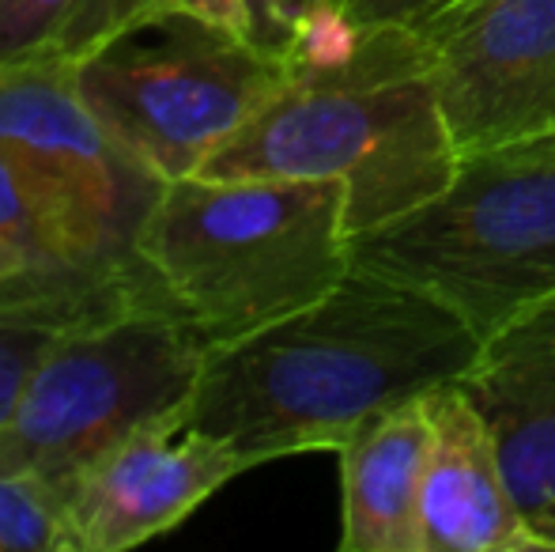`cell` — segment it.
<instances>
[{"instance_id":"obj_1","label":"cell","mask_w":555,"mask_h":552,"mask_svg":"<svg viewBox=\"0 0 555 552\" xmlns=\"http://www.w3.org/2000/svg\"><path fill=\"white\" fill-rule=\"evenodd\" d=\"M480 337L431 295L351 266L318 303L208 352L182 424L249 465L340 450L378 409L457 383Z\"/></svg>"},{"instance_id":"obj_2","label":"cell","mask_w":555,"mask_h":552,"mask_svg":"<svg viewBox=\"0 0 555 552\" xmlns=\"http://www.w3.org/2000/svg\"><path fill=\"white\" fill-rule=\"evenodd\" d=\"M453 170L424 38L409 23H378L340 65L292 68L287 88L197 175L333 178L348 193V235H359L424 205Z\"/></svg>"},{"instance_id":"obj_3","label":"cell","mask_w":555,"mask_h":552,"mask_svg":"<svg viewBox=\"0 0 555 552\" xmlns=\"http://www.w3.org/2000/svg\"><path fill=\"white\" fill-rule=\"evenodd\" d=\"M132 258L208 345H231L340 284L348 193L333 178H175Z\"/></svg>"},{"instance_id":"obj_4","label":"cell","mask_w":555,"mask_h":552,"mask_svg":"<svg viewBox=\"0 0 555 552\" xmlns=\"http://www.w3.org/2000/svg\"><path fill=\"white\" fill-rule=\"evenodd\" d=\"M348 254L488 341L555 295V137L461 155L435 197L348 235Z\"/></svg>"},{"instance_id":"obj_5","label":"cell","mask_w":555,"mask_h":552,"mask_svg":"<svg viewBox=\"0 0 555 552\" xmlns=\"http://www.w3.org/2000/svg\"><path fill=\"white\" fill-rule=\"evenodd\" d=\"M208 352V337L159 287L76 325L0 427V473H42L68 488L125 435L185 413Z\"/></svg>"},{"instance_id":"obj_6","label":"cell","mask_w":555,"mask_h":552,"mask_svg":"<svg viewBox=\"0 0 555 552\" xmlns=\"http://www.w3.org/2000/svg\"><path fill=\"white\" fill-rule=\"evenodd\" d=\"M287 80L284 53L159 4L76 65L91 114L163 182L197 175Z\"/></svg>"},{"instance_id":"obj_7","label":"cell","mask_w":555,"mask_h":552,"mask_svg":"<svg viewBox=\"0 0 555 552\" xmlns=\"http://www.w3.org/2000/svg\"><path fill=\"white\" fill-rule=\"evenodd\" d=\"M0 155L46 201L83 261L129 273L163 178L137 159L76 88V65L0 68Z\"/></svg>"},{"instance_id":"obj_8","label":"cell","mask_w":555,"mask_h":552,"mask_svg":"<svg viewBox=\"0 0 555 552\" xmlns=\"http://www.w3.org/2000/svg\"><path fill=\"white\" fill-rule=\"evenodd\" d=\"M412 27L457 159L555 137V0H450Z\"/></svg>"},{"instance_id":"obj_9","label":"cell","mask_w":555,"mask_h":552,"mask_svg":"<svg viewBox=\"0 0 555 552\" xmlns=\"http://www.w3.org/2000/svg\"><path fill=\"white\" fill-rule=\"evenodd\" d=\"M185 413L152 420L88 462L65 488L76 552H125L175 530L227 480L254 470L246 454Z\"/></svg>"},{"instance_id":"obj_10","label":"cell","mask_w":555,"mask_h":552,"mask_svg":"<svg viewBox=\"0 0 555 552\" xmlns=\"http://www.w3.org/2000/svg\"><path fill=\"white\" fill-rule=\"evenodd\" d=\"M420 500L424 552H548L506 477L495 432L457 383L435 386Z\"/></svg>"},{"instance_id":"obj_11","label":"cell","mask_w":555,"mask_h":552,"mask_svg":"<svg viewBox=\"0 0 555 552\" xmlns=\"http://www.w3.org/2000/svg\"><path fill=\"white\" fill-rule=\"evenodd\" d=\"M457 386L495 432L514 496L537 523L555 503V295L480 341Z\"/></svg>"},{"instance_id":"obj_12","label":"cell","mask_w":555,"mask_h":552,"mask_svg":"<svg viewBox=\"0 0 555 552\" xmlns=\"http://www.w3.org/2000/svg\"><path fill=\"white\" fill-rule=\"evenodd\" d=\"M427 394L378 409L344 439L340 552H424L420 500L431 454Z\"/></svg>"},{"instance_id":"obj_13","label":"cell","mask_w":555,"mask_h":552,"mask_svg":"<svg viewBox=\"0 0 555 552\" xmlns=\"http://www.w3.org/2000/svg\"><path fill=\"white\" fill-rule=\"evenodd\" d=\"M155 292L144 269H15L0 277V427L65 333Z\"/></svg>"},{"instance_id":"obj_14","label":"cell","mask_w":555,"mask_h":552,"mask_svg":"<svg viewBox=\"0 0 555 552\" xmlns=\"http://www.w3.org/2000/svg\"><path fill=\"white\" fill-rule=\"evenodd\" d=\"M155 0H0V68L80 65Z\"/></svg>"},{"instance_id":"obj_15","label":"cell","mask_w":555,"mask_h":552,"mask_svg":"<svg viewBox=\"0 0 555 552\" xmlns=\"http://www.w3.org/2000/svg\"><path fill=\"white\" fill-rule=\"evenodd\" d=\"M0 246L30 269H95L83 261L61 220L4 155H0ZM103 273H114V269H103Z\"/></svg>"},{"instance_id":"obj_16","label":"cell","mask_w":555,"mask_h":552,"mask_svg":"<svg viewBox=\"0 0 555 552\" xmlns=\"http://www.w3.org/2000/svg\"><path fill=\"white\" fill-rule=\"evenodd\" d=\"M0 552H76L65 485L42 473H0Z\"/></svg>"},{"instance_id":"obj_17","label":"cell","mask_w":555,"mask_h":552,"mask_svg":"<svg viewBox=\"0 0 555 552\" xmlns=\"http://www.w3.org/2000/svg\"><path fill=\"white\" fill-rule=\"evenodd\" d=\"M450 0H340V8L359 27H378V23H420L435 15Z\"/></svg>"},{"instance_id":"obj_18","label":"cell","mask_w":555,"mask_h":552,"mask_svg":"<svg viewBox=\"0 0 555 552\" xmlns=\"http://www.w3.org/2000/svg\"><path fill=\"white\" fill-rule=\"evenodd\" d=\"M159 8H182L193 12L201 20H212L220 27L234 30V35L249 38V15H246V0H155Z\"/></svg>"},{"instance_id":"obj_19","label":"cell","mask_w":555,"mask_h":552,"mask_svg":"<svg viewBox=\"0 0 555 552\" xmlns=\"http://www.w3.org/2000/svg\"><path fill=\"white\" fill-rule=\"evenodd\" d=\"M533 530L541 534V541H544V545H548V552H555V503H552L548 511H544L541 518H537Z\"/></svg>"},{"instance_id":"obj_20","label":"cell","mask_w":555,"mask_h":552,"mask_svg":"<svg viewBox=\"0 0 555 552\" xmlns=\"http://www.w3.org/2000/svg\"><path fill=\"white\" fill-rule=\"evenodd\" d=\"M15 269H30V266H23L15 254H8L4 246H0V277H8V273H15Z\"/></svg>"}]
</instances>
